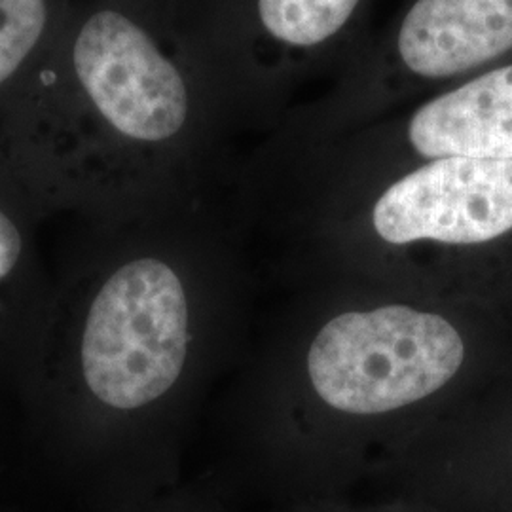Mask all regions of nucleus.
<instances>
[{
    "label": "nucleus",
    "instance_id": "nucleus-8",
    "mask_svg": "<svg viewBox=\"0 0 512 512\" xmlns=\"http://www.w3.org/2000/svg\"><path fill=\"white\" fill-rule=\"evenodd\" d=\"M44 23V0H0V82L35 48Z\"/></svg>",
    "mask_w": 512,
    "mask_h": 512
},
{
    "label": "nucleus",
    "instance_id": "nucleus-6",
    "mask_svg": "<svg viewBox=\"0 0 512 512\" xmlns=\"http://www.w3.org/2000/svg\"><path fill=\"white\" fill-rule=\"evenodd\" d=\"M408 137L425 158L512 160V65L423 105Z\"/></svg>",
    "mask_w": 512,
    "mask_h": 512
},
{
    "label": "nucleus",
    "instance_id": "nucleus-1",
    "mask_svg": "<svg viewBox=\"0 0 512 512\" xmlns=\"http://www.w3.org/2000/svg\"><path fill=\"white\" fill-rule=\"evenodd\" d=\"M188 302L183 281L158 258L110 272L92 296L78 336V376L93 403L133 412L158 401L183 372Z\"/></svg>",
    "mask_w": 512,
    "mask_h": 512
},
{
    "label": "nucleus",
    "instance_id": "nucleus-2",
    "mask_svg": "<svg viewBox=\"0 0 512 512\" xmlns=\"http://www.w3.org/2000/svg\"><path fill=\"white\" fill-rule=\"evenodd\" d=\"M463 357V340L446 319L385 306L327 323L311 344L308 372L332 408L382 414L439 391Z\"/></svg>",
    "mask_w": 512,
    "mask_h": 512
},
{
    "label": "nucleus",
    "instance_id": "nucleus-4",
    "mask_svg": "<svg viewBox=\"0 0 512 512\" xmlns=\"http://www.w3.org/2000/svg\"><path fill=\"white\" fill-rule=\"evenodd\" d=\"M389 243L471 245L512 230V160L439 158L389 186L374 207Z\"/></svg>",
    "mask_w": 512,
    "mask_h": 512
},
{
    "label": "nucleus",
    "instance_id": "nucleus-9",
    "mask_svg": "<svg viewBox=\"0 0 512 512\" xmlns=\"http://www.w3.org/2000/svg\"><path fill=\"white\" fill-rule=\"evenodd\" d=\"M23 255L18 226L0 209V289L12 281Z\"/></svg>",
    "mask_w": 512,
    "mask_h": 512
},
{
    "label": "nucleus",
    "instance_id": "nucleus-7",
    "mask_svg": "<svg viewBox=\"0 0 512 512\" xmlns=\"http://www.w3.org/2000/svg\"><path fill=\"white\" fill-rule=\"evenodd\" d=\"M359 0H258L260 19L272 37L293 46H315L336 35Z\"/></svg>",
    "mask_w": 512,
    "mask_h": 512
},
{
    "label": "nucleus",
    "instance_id": "nucleus-5",
    "mask_svg": "<svg viewBox=\"0 0 512 512\" xmlns=\"http://www.w3.org/2000/svg\"><path fill=\"white\" fill-rule=\"evenodd\" d=\"M512 50V0H418L404 18L399 54L421 76L471 71Z\"/></svg>",
    "mask_w": 512,
    "mask_h": 512
},
{
    "label": "nucleus",
    "instance_id": "nucleus-3",
    "mask_svg": "<svg viewBox=\"0 0 512 512\" xmlns=\"http://www.w3.org/2000/svg\"><path fill=\"white\" fill-rule=\"evenodd\" d=\"M76 74L95 107L122 135L164 141L183 128V76L147 33L116 12H99L74 44Z\"/></svg>",
    "mask_w": 512,
    "mask_h": 512
}]
</instances>
